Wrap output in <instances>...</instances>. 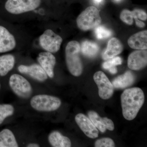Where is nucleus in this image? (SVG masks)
<instances>
[{
	"label": "nucleus",
	"mask_w": 147,
	"mask_h": 147,
	"mask_svg": "<svg viewBox=\"0 0 147 147\" xmlns=\"http://www.w3.org/2000/svg\"><path fill=\"white\" fill-rule=\"evenodd\" d=\"M50 145L54 147H70L71 141L68 137L64 136L58 131H53L48 136Z\"/></svg>",
	"instance_id": "obj_16"
},
{
	"label": "nucleus",
	"mask_w": 147,
	"mask_h": 147,
	"mask_svg": "<svg viewBox=\"0 0 147 147\" xmlns=\"http://www.w3.org/2000/svg\"><path fill=\"white\" fill-rule=\"evenodd\" d=\"M63 42L61 37L51 29H47L39 37L40 47L46 52L57 53L60 49Z\"/></svg>",
	"instance_id": "obj_6"
},
{
	"label": "nucleus",
	"mask_w": 147,
	"mask_h": 147,
	"mask_svg": "<svg viewBox=\"0 0 147 147\" xmlns=\"http://www.w3.org/2000/svg\"><path fill=\"white\" fill-rule=\"evenodd\" d=\"M75 119L76 123L87 137L91 139L98 137V130L88 117L82 113H79L76 115Z\"/></svg>",
	"instance_id": "obj_10"
},
{
	"label": "nucleus",
	"mask_w": 147,
	"mask_h": 147,
	"mask_svg": "<svg viewBox=\"0 0 147 147\" xmlns=\"http://www.w3.org/2000/svg\"><path fill=\"white\" fill-rule=\"evenodd\" d=\"M147 52L146 50H137L129 55L127 60L129 68L138 70L147 65Z\"/></svg>",
	"instance_id": "obj_12"
},
{
	"label": "nucleus",
	"mask_w": 147,
	"mask_h": 147,
	"mask_svg": "<svg viewBox=\"0 0 147 147\" xmlns=\"http://www.w3.org/2000/svg\"><path fill=\"white\" fill-rule=\"evenodd\" d=\"M115 146L113 139L109 138H104L98 139L95 143L96 147H114Z\"/></svg>",
	"instance_id": "obj_26"
},
{
	"label": "nucleus",
	"mask_w": 147,
	"mask_h": 147,
	"mask_svg": "<svg viewBox=\"0 0 147 147\" xmlns=\"http://www.w3.org/2000/svg\"><path fill=\"white\" fill-rule=\"evenodd\" d=\"M123 49V45L120 41L115 38H113L109 40L107 48L102 53V59L105 60L112 59L120 54Z\"/></svg>",
	"instance_id": "obj_15"
},
{
	"label": "nucleus",
	"mask_w": 147,
	"mask_h": 147,
	"mask_svg": "<svg viewBox=\"0 0 147 147\" xmlns=\"http://www.w3.org/2000/svg\"><path fill=\"white\" fill-rule=\"evenodd\" d=\"M102 119L103 120V123L106 129H108L110 131H113L115 128V126L113 121L107 117H104Z\"/></svg>",
	"instance_id": "obj_28"
},
{
	"label": "nucleus",
	"mask_w": 147,
	"mask_h": 147,
	"mask_svg": "<svg viewBox=\"0 0 147 147\" xmlns=\"http://www.w3.org/2000/svg\"><path fill=\"white\" fill-rule=\"evenodd\" d=\"M99 50V47L96 43L88 40L84 41L81 47V50L83 55L89 58L95 57Z\"/></svg>",
	"instance_id": "obj_20"
},
{
	"label": "nucleus",
	"mask_w": 147,
	"mask_h": 147,
	"mask_svg": "<svg viewBox=\"0 0 147 147\" xmlns=\"http://www.w3.org/2000/svg\"><path fill=\"white\" fill-rule=\"evenodd\" d=\"M134 18H139L142 20H146L147 18L146 13L141 9H135L132 11Z\"/></svg>",
	"instance_id": "obj_27"
},
{
	"label": "nucleus",
	"mask_w": 147,
	"mask_h": 147,
	"mask_svg": "<svg viewBox=\"0 0 147 147\" xmlns=\"http://www.w3.org/2000/svg\"><path fill=\"white\" fill-rule=\"evenodd\" d=\"M135 81V77L131 71H128L120 75L113 81V87L117 88L123 89L131 86Z\"/></svg>",
	"instance_id": "obj_18"
},
{
	"label": "nucleus",
	"mask_w": 147,
	"mask_h": 147,
	"mask_svg": "<svg viewBox=\"0 0 147 147\" xmlns=\"http://www.w3.org/2000/svg\"><path fill=\"white\" fill-rule=\"evenodd\" d=\"M0 88H1V84H0Z\"/></svg>",
	"instance_id": "obj_32"
},
{
	"label": "nucleus",
	"mask_w": 147,
	"mask_h": 147,
	"mask_svg": "<svg viewBox=\"0 0 147 147\" xmlns=\"http://www.w3.org/2000/svg\"><path fill=\"white\" fill-rule=\"evenodd\" d=\"M90 119L93 124L102 133H104L106 131V127L103 123V120L100 117L96 112L93 111H90L88 113Z\"/></svg>",
	"instance_id": "obj_21"
},
{
	"label": "nucleus",
	"mask_w": 147,
	"mask_h": 147,
	"mask_svg": "<svg viewBox=\"0 0 147 147\" xmlns=\"http://www.w3.org/2000/svg\"><path fill=\"white\" fill-rule=\"evenodd\" d=\"M133 18L132 11L127 9H124L121 13V20L127 25H132L133 23Z\"/></svg>",
	"instance_id": "obj_25"
},
{
	"label": "nucleus",
	"mask_w": 147,
	"mask_h": 147,
	"mask_svg": "<svg viewBox=\"0 0 147 147\" xmlns=\"http://www.w3.org/2000/svg\"><path fill=\"white\" fill-rule=\"evenodd\" d=\"M40 3L41 0H7L4 7L8 13L17 15L34 10Z\"/></svg>",
	"instance_id": "obj_5"
},
{
	"label": "nucleus",
	"mask_w": 147,
	"mask_h": 147,
	"mask_svg": "<svg viewBox=\"0 0 147 147\" xmlns=\"http://www.w3.org/2000/svg\"><path fill=\"white\" fill-rule=\"evenodd\" d=\"M81 47L79 42L72 40L65 47V60L69 71L72 75L79 76L83 72V66L80 57Z\"/></svg>",
	"instance_id": "obj_2"
},
{
	"label": "nucleus",
	"mask_w": 147,
	"mask_h": 147,
	"mask_svg": "<svg viewBox=\"0 0 147 147\" xmlns=\"http://www.w3.org/2000/svg\"><path fill=\"white\" fill-rule=\"evenodd\" d=\"M101 22L99 11L96 7H87L77 17L76 23L79 29L84 31L88 30L99 26Z\"/></svg>",
	"instance_id": "obj_3"
},
{
	"label": "nucleus",
	"mask_w": 147,
	"mask_h": 147,
	"mask_svg": "<svg viewBox=\"0 0 147 147\" xmlns=\"http://www.w3.org/2000/svg\"><path fill=\"white\" fill-rule=\"evenodd\" d=\"M28 147H39L40 146L38 144H35V143H31L29 144L27 146Z\"/></svg>",
	"instance_id": "obj_30"
},
{
	"label": "nucleus",
	"mask_w": 147,
	"mask_h": 147,
	"mask_svg": "<svg viewBox=\"0 0 147 147\" xmlns=\"http://www.w3.org/2000/svg\"><path fill=\"white\" fill-rule=\"evenodd\" d=\"M14 112V108L10 104H0V125L7 117L12 115Z\"/></svg>",
	"instance_id": "obj_22"
},
{
	"label": "nucleus",
	"mask_w": 147,
	"mask_h": 147,
	"mask_svg": "<svg viewBox=\"0 0 147 147\" xmlns=\"http://www.w3.org/2000/svg\"><path fill=\"white\" fill-rule=\"evenodd\" d=\"M123 115L125 119H134L145 101L144 92L139 88L127 89L124 91L121 97Z\"/></svg>",
	"instance_id": "obj_1"
},
{
	"label": "nucleus",
	"mask_w": 147,
	"mask_h": 147,
	"mask_svg": "<svg viewBox=\"0 0 147 147\" xmlns=\"http://www.w3.org/2000/svg\"><path fill=\"white\" fill-rule=\"evenodd\" d=\"M93 78L98 87L100 97L104 100L111 97L114 92V87L105 74L102 71H97L95 73Z\"/></svg>",
	"instance_id": "obj_8"
},
{
	"label": "nucleus",
	"mask_w": 147,
	"mask_h": 147,
	"mask_svg": "<svg viewBox=\"0 0 147 147\" xmlns=\"http://www.w3.org/2000/svg\"><path fill=\"white\" fill-rule=\"evenodd\" d=\"M128 44L132 49L146 50L147 48V30L139 32L131 36L128 40Z\"/></svg>",
	"instance_id": "obj_14"
},
{
	"label": "nucleus",
	"mask_w": 147,
	"mask_h": 147,
	"mask_svg": "<svg viewBox=\"0 0 147 147\" xmlns=\"http://www.w3.org/2000/svg\"><path fill=\"white\" fill-rule=\"evenodd\" d=\"M15 59L11 54H4L0 56V76H5L13 69Z\"/></svg>",
	"instance_id": "obj_17"
},
{
	"label": "nucleus",
	"mask_w": 147,
	"mask_h": 147,
	"mask_svg": "<svg viewBox=\"0 0 147 147\" xmlns=\"http://www.w3.org/2000/svg\"><path fill=\"white\" fill-rule=\"evenodd\" d=\"M9 85L13 92L19 97L27 98L32 94V90L30 84L19 74H15L10 76Z\"/></svg>",
	"instance_id": "obj_7"
},
{
	"label": "nucleus",
	"mask_w": 147,
	"mask_h": 147,
	"mask_svg": "<svg viewBox=\"0 0 147 147\" xmlns=\"http://www.w3.org/2000/svg\"><path fill=\"white\" fill-rule=\"evenodd\" d=\"M18 144L13 132L8 129L0 131V147H18Z\"/></svg>",
	"instance_id": "obj_19"
},
{
	"label": "nucleus",
	"mask_w": 147,
	"mask_h": 147,
	"mask_svg": "<svg viewBox=\"0 0 147 147\" xmlns=\"http://www.w3.org/2000/svg\"><path fill=\"white\" fill-rule=\"evenodd\" d=\"M15 37L3 25L0 24V53H7L16 47Z\"/></svg>",
	"instance_id": "obj_9"
},
{
	"label": "nucleus",
	"mask_w": 147,
	"mask_h": 147,
	"mask_svg": "<svg viewBox=\"0 0 147 147\" xmlns=\"http://www.w3.org/2000/svg\"><path fill=\"white\" fill-rule=\"evenodd\" d=\"M103 0H94L95 2L97 3H100Z\"/></svg>",
	"instance_id": "obj_31"
},
{
	"label": "nucleus",
	"mask_w": 147,
	"mask_h": 147,
	"mask_svg": "<svg viewBox=\"0 0 147 147\" xmlns=\"http://www.w3.org/2000/svg\"><path fill=\"white\" fill-rule=\"evenodd\" d=\"M122 63V60L121 58L120 57H114L110 60L104 62L102 64V67L105 69L109 70L110 68L116 67V65L121 64Z\"/></svg>",
	"instance_id": "obj_24"
},
{
	"label": "nucleus",
	"mask_w": 147,
	"mask_h": 147,
	"mask_svg": "<svg viewBox=\"0 0 147 147\" xmlns=\"http://www.w3.org/2000/svg\"><path fill=\"white\" fill-rule=\"evenodd\" d=\"M38 62L50 78L54 76V67L56 63V58L53 53L50 52H42L38 57Z\"/></svg>",
	"instance_id": "obj_13"
},
{
	"label": "nucleus",
	"mask_w": 147,
	"mask_h": 147,
	"mask_svg": "<svg viewBox=\"0 0 147 147\" xmlns=\"http://www.w3.org/2000/svg\"><path fill=\"white\" fill-rule=\"evenodd\" d=\"M96 36L98 39H103L110 37L112 32L103 26H98L95 31Z\"/></svg>",
	"instance_id": "obj_23"
},
{
	"label": "nucleus",
	"mask_w": 147,
	"mask_h": 147,
	"mask_svg": "<svg viewBox=\"0 0 147 147\" xmlns=\"http://www.w3.org/2000/svg\"><path fill=\"white\" fill-rule=\"evenodd\" d=\"M135 20V22H136V25L138 27H140V28H143L144 27L145 24L144 22H142V21H139L137 18H134Z\"/></svg>",
	"instance_id": "obj_29"
},
{
	"label": "nucleus",
	"mask_w": 147,
	"mask_h": 147,
	"mask_svg": "<svg viewBox=\"0 0 147 147\" xmlns=\"http://www.w3.org/2000/svg\"><path fill=\"white\" fill-rule=\"evenodd\" d=\"M117 1H119V0H117Z\"/></svg>",
	"instance_id": "obj_33"
},
{
	"label": "nucleus",
	"mask_w": 147,
	"mask_h": 147,
	"mask_svg": "<svg viewBox=\"0 0 147 147\" xmlns=\"http://www.w3.org/2000/svg\"><path fill=\"white\" fill-rule=\"evenodd\" d=\"M18 69L20 73L29 75L39 82H44L48 78V76L44 69L40 65L37 64L30 65H21L18 67Z\"/></svg>",
	"instance_id": "obj_11"
},
{
	"label": "nucleus",
	"mask_w": 147,
	"mask_h": 147,
	"mask_svg": "<svg viewBox=\"0 0 147 147\" xmlns=\"http://www.w3.org/2000/svg\"><path fill=\"white\" fill-rule=\"evenodd\" d=\"M61 101L56 96L46 94L35 96L30 100L32 108L40 112H51L60 107Z\"/></svg>",
	"instance_id": "obj_4"
}]
</instances>
